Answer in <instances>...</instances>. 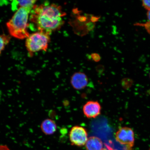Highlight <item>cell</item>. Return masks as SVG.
I'll use <instances>...</instances> for the list:
<instances>
[{
    "label": "cell",
    "mask_w": 150,
    "mask_h": 150,
    "mask_svg": "<svg viewBox=\"0 0 150 150\" xmlns=\"http://www.w3.org/2000/svg\"></svg>",
    "instance_id": "obj_19"
},
{
    "label": "cell",
    "mask_w": 150,
    "mask_h": 150,
    "mask_svg": "<svg viewBox=\"0 0 150 150\" xmlns=\"http://www.w3.org/2000/svg\"><path fill=\"white\" fill-rule=\"evenodd\" d=\"M91 56L92 59L95 62H98L100 60V56L98 53H93L91 54Z\"/></svg>",
    "instance_id": "obj_13"
},
{
    "label": "cell",
    "mask_w": 150,
    "mask_h": 150,
    "mask_svg": "<svg viewBox=\"0 0 150 150\" xmlns=\"http://www.w3.org/2000/svg\"><path fill=\"white\" fill-rule=\"evenodd\" d=\"M134 25L139 26L145 28L146 31L150 35V22L148 21L145 23H137L134 24Z\"/></svg>",
    "instance_id": "obj_12"
},
{
    "label": "cell",
    "mask_w": 150,
    "mask_h": 150,
    "mask_svg": "<svg viewBox=\"0 0 150 150\" xmlns=\"http://www.w3.org/2000/svg\"><path fill=\"white\" fill-rule=\"evenodd\" d=\"M72 145L82 146L86 145L88 139V133L84 127L76 125L71 129L69 134Z\"/></svg>",
    "instance_id": "obj_4"
},
{
    "label": "cell",
    "mask_w": 150,
    "mask_h": 150,
    "mask_svg": "<svg viewBox=\"0 0 150 150\" xmlns=\"http://www.w3.org/2000/svg\"><path fill=\"white\" fill-rule=\"evenodd\" d=\"M85 145L87 150H102L103 148L102 140L96 136H91L88 138Z\"/></svg>",
    "instance_id": "obj_9"
},
{
    "label": "cell",
    "mask_w": 150,
    "mask_h": 150,
    "mask_svg": "<svg viewBox=\"0 0 150 150\" xmlns=\"http://www.w3.org/2000/svg\"><path fill=\"white\" fill-rule=\"evenodd\" d=\"M108 149L109 150H114L112 149H111V148H110V147H108Z\"/></svg>",
    "instance_id": "obj_18"
},
{
    "label": "cell",
    "mask_w": 150,
    "mask_h": 150,
    "mask_svg": "<svg viewBox=\"0 0 150 150\" xmlns=\"http://www.w3.org/2000/svg\"><path fill=\"white\" fill-rule=\"evenodd\" d=\"M10 39L11 37L9 35L0 34V54L8 44Z\"/></svg>",
    "instance_id": "obj_10"
},
{
    "label": "cell",
    "mask_w": 150,
    "mask_h": 150,
    "mask_svg": "<svg viewBox=\"0 0 150 150\" xmlns=\"http://www.w3.org/2000/svg\"><path fill=\"white\" fill-rule=\"evenodd\" d=\"M32 9L20 7L15 13L6 23L11 36L19 39H27L29 36L28 21Z\"/></svg>",
    "instance_id": "obj_2"
},
{
    "label": "cell",
    "mask_w": 150,
    "mask_h": 150,
    "mask_svg": "<svg viewBox=\"0 0 150 150\" xmlns=\"http://www.w3.org/2000/svg\"><path fill=\"white\" fill-rule=\"evenodd\" d=\"M0 150H10L6 145H0Z\"/></svg>",
    "instance_id": "obj_16"
},
{
    "label": "cell",
    "mask_w": 150,
    "mask_h": 150,
    "mask_svg": "<svg viewBox=\"0 0 150 150\" xmlns=\"http://www.w3.org/2000/svg\"><path fill=\"white\" fill-rule=\"evenodd\" d=\"M142 2V6L148 11L150 10V1L144 0Z\"/></svg>",
    "instance_id": "obj_14"
},
{
    "label": "cell",
    "mask_w": 150,
    "mask_h": 150,
    "mask_svg": "<svg viewBox=\"0 0 150 150\" xmlns=\"http://www.w3.org/2000/svg\"><path fill=\"white\" fill-rule=\"evenodd\" d=\"M40 127L43 132L48 135L54 134L57 129L55 122L50 119H46L43 121Z\"/></svg>",
    "instance_id": "obj_8"
},
{
    "label": "cell",
    "mask_w": 150,
    "mask_h": 150,
    "mask_svg": "<svg viewBox=\"0 0 150 150\" xmlns=\"http://www.w3.org/2000/svg\"><path fill=\"white\" fill-rule=\"evenodd\" d=\"M102 108L98 101H89L84 105L83 111L84 115L88 118H95L101 113Z\"/></svg>",
    "instance_id": "obj_6"
},
{
    "label": "cell",
    "mask_w": 150,
    "mask_h": 150,
    "mask_svg": "<svg viewBox=\"0 0 150 150\" xmlns=\"http://www.w3.org/2000/svg\"><path fill=\"white\" fill-rule=\"evenodd\" d=\"M116 141L121 145L132 147L134 145V131L127 127L119 129L115 134Z\"/></svg>",
    "instance_id": "obj_5"
},
{
    "label": "cell",
    "mask_w": 150,
    "mask_h": 150,
    "mask_svg": "<svg viewBox=\"0 0 150 150\" xmlns=\"http://www.w3.org/2000/svg\"><path fill=\"white\" fill-rule=\"evenodd\" d=\"M30 20L39 31L51 34L64 24L62 17L66 15L60 6L55 4L35 5L30 13Z\"/></svg>",
    "instance_id": "obj_1"
},
{
    "label": "cell",
    "mask_w": 150,
    "mask_h": 150,
    "mask_svg": "<svg viewBox=\"0 0 150 150\" xmlns=\"http://www.w3.org/2000/svg\"><path fill=\"white\" fill-rule=\"evenodd\" d=\"M147 16L149 22H150V10L148 11L147 13Z\"/></svg>",
    "instance_id": "obj_17"
},
{
    "label": "cell",
    "mask_w": 150,
    "mask_h": 150,
    "mask_svg": "<svg viewBox=\"0 0 150 150\" xmlns=\"http://www.w3.org/2000/svg\"><path fill=\"white\" fill-rule=\"evenodd\" d=\"M20 7L33 9L36 1H16Z\"/></svg>",
    "instance_id": "obj_11"
},
{
    "label": "cell",
    "mask_w": 150,
    "mask_h": 150,
    "mask_svg": "<svg viewBox=\"0 0 150 150\" xmlns=\"http://www.w3.org/2000/svg\"><path fill=\"white\" fill-rule=\"evenodd\" d=\"M100 18V17L91 16L90 18V20L93 23H95L98 21Z\"/></svg>",
    "instance_id": "obj_15"
},
{
    "label": "cell",
    "mask_w": 150,
    "mask_h": 150,
    "mask_svg": "<svg viewBox=\"0 0 150 150\" xmlns=\"http://www.w3.org/2000/svg\"><path fill=\"white\" fill-rule=\"evenodd\" d=\"M50 35L39 31L30 35L25 41V47L29 56H32L35 52L46 51L50 42Z\"/></svg>",
    "instance_id": "obj_3"
},
{
    "label": "cell",
    "mask_w": 150,
    "mask_h": 150,
    "mask_svg": "<svg viewBox=\"0 0 150 150\" xmlns=\"http://www.w3.org/2000/svg\"><path fill=\"white\" fill-rule=\"evenodd\" d=\"M71 85L76 90H80L85 88L88 83V79L84 73L76 72L71 76L70 79Z\"/></svg>",
    "instance_id": "obj_7"
}]
</instances>
